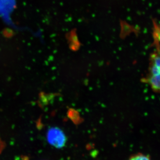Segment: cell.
<instances>
[{"mask_svg":"<svg viewBox=\"0 0 160 160\" xmlns=\"http://www.w3.org/2000/svg\"><path fill=\"white\" fill-rule=\"evenodd\" d=\"M47 138L49 142L57 148L63 147L66 142L65 133L58 127L50 128L47 132Z\"/></svg>","mask_w":160,"mask_h":160,"instance_id":"cell-1","label":"cell"},{"mask_svg":"<svg viewBox=\"0 0 160 160\" xmlns=\"http://www.w3.org/2000/svg\"><path fill=\"white\" fill-rule=\"evenodd\" d=\"M148 82L154 91L159 92L160 90V75L150 76Z\"/></svg>","mask_w":160,"mask_h":160,"instance_id":"cell-2","label":"cell"},{"mask_svg":"<svg viewBox=\"0 0 160 160\" xmlns=\"http://www.w3.org/2000/svg\"><path fill=\"white\" fill-rule=\"evenodd\" d=\"M128 160H151L148 156L141 153H138L132 156Z\"/></svg>","mask_w":160,"mask_h":160,"instance_id":"cell-3","label":"cell"}]
</instances>
